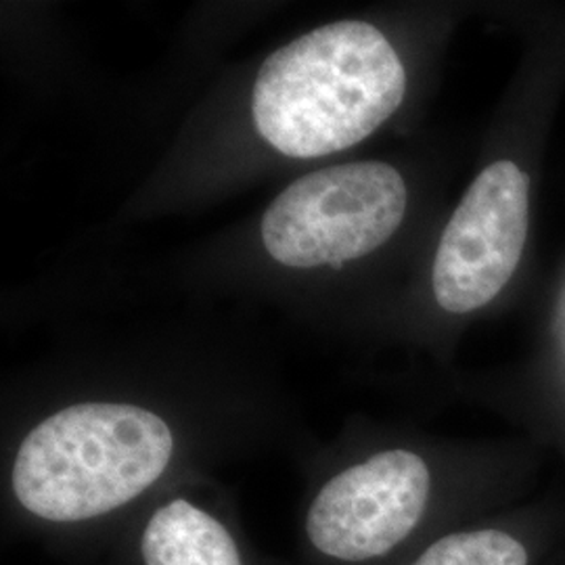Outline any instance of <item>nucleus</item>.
<instances>
[{
    "instance_id": "0eeeda50",
    "label": "nucleus",
    "mask_w": 565,
    "mask_h": 565,
    "mask_svg": "<svg viewBox=\"0 0 565 565\" xmlns=\"http://www.w3.org/2000/svg\"><path fill=\"white\" fill-rule=\"evenodd\" d=\"M411 565H527V553L501 530H471L436 541Z\"/></svg>"
},
{
    "instance_id": "f03ea898",
    "label": "nucleus",
    "mask_w": 565,
    "mask_h": 565,
    "mask_svg": "<svg viewBox=\"0 0 565 565\" xmlns=\"http://www.w3.org/2000/svg\"><path fill=\"white\" fill-rule=\"evenodd\" d=\"M172 455L174 434L158 413L137 404H72L21 440L11 490L36 520L84 524L137 501Z\"/></svg>"
},
{
    "instance_id": "423d86ee",
    "label": "nucleus",
    "mask_w": 565,
    "mask_h": 565,
    "mask_svg": "<svg viewBox=\"0 0 565 565\" xmlns=\"http://www.w3.org/2000/svg\"><path fill=\"white\" fill-rule=\"evenodd\" d=\"M142 565H245L231 530L210 511L172 499L145 522Z\"/></svg>"
},
{
    "instance_id": "39448f33",
    "label": "nucleus",
    "mask_w": 565,
    "mask_h": 565,
    "mask_svg": "<svg viewBox=\"0 0 565 565\" xmlns=\"http://www.w3.org/2000/svg\"><path fill=\"white\" fill-rule=\"evenodd\" d=\"M530 182L518 163H490L471 182L436 252L434 296L452 315L478 310L501 294L524 254Z\"/></svg>"
},
{
    "instance_id": "7ed1b4c3",
    "label": "nucleus",
    "mask_w": 565,
    "mask_h": 565,
    "mask_svg": "<svg viewBox=\"0 0 565 565\" xmlns=\"http://www.w3.org/2000/svg\"><path fill=\"white\" fill-rule=\"evenodd\" d=\"M408 191L384 162L342 163L291 182L264 212V247L289 268L340 266L382 247L403 224Z\"/></svg>"
},
{
    "instance_id": "20e7f679",
    "label": "nucleus",
    "mask_w": 565,
    "mask_h": 565,
    "mask_svg": "<svg viewBox=\"0 0 565 565\" xmlns=\"http://www.w3.org/2000/svg\"><path fill=\"white\" fill-rule=\"evenodd\" d=\"M424 459L394 448L324 482L306 511V539L324 559L364 564L404 543L429 503Z\"/></svg>"
},
{
    "instance_id": "f257e3e1",
    "label": "nucleus",
    "mask_w": 565,
    "mask_h": 565,
    "mask_svg": "<svg viewBox=\"0 0 565 565\" xmlns=\"http://www.w3.org/2000/svg\"><path fill=\"white\" fill-rule=\"evenodd\" d=\"M403 61L364 21L321 25L264 61L252 116L264 141L287 158L312 160L369 139L401 107Z\"/></svg>"
}]
</instances>
